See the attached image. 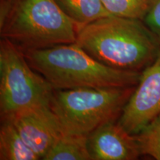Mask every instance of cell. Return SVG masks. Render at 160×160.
I'll use <instances>...</instances> for the list:
<instances>
[{
  "label": "cell",
  "instance_id": "6da1fadb",
  "mask_svg": "<svg viewBox=\"0 0 160 160\" xmlns=\"http://www.w3.org/2000/svg\"><path fill=\"white\" fill-rule=\"evenodd\" d=\"M75 43L109 67L140 73L160 49V39L143 20L116 16L80 27Z\"/></svg>",
  "mask_w": 160,
  "mask_h": 160
},
{
  "label": "cell",
  "instance_id": "7a4b0ae2",
  "mask_svg": "<svg viewBox=\"0 0 160 160\" xmlns=\"http://www.w3.org/2000/svg\"><path fill=\"white\" fill-rule=\"evenodd\" d=\"M22 51L32 68L55 89L133 87L142 73L109 67L76 43Z\"/></svg>",
  "mask_w": 160,
  "mask_h": 160
},
{
  "label": "cell",
  "instance_id": "3957f363",
  "mask_svg": "<svg viewBox=\"0 0 160 160\" xmlns=\"http://www.w3.org/2000/svg\"><path fill=\"white\" fill-rule=\"evenodd\" d=\"M79 28L55 0L1 1V38L22 51L75 43Z\"/></svg>",
  "mask_w": 160,
  "mask_h": 160
},
{
  "label": "cell",
  "instance_id": "277c9868",
  "mask_svg": "<svg viewBox=\"0 0 160 160\" xmlns=\"http://www.w3.org/2000/svg\"><path fill=\"white\" fill-rule=\"evenodd\" d=\"M135 88L54 89L50 108L64 133L88 135L100 126L119 120Z\"/></svg>",
  "mask_w": 160,
  "mask_h": 160
},
{
  "label": "cell",
  "instance_id": "5b68a950",
  "mask_svg": "<svg viewBox=\"0 0 160 160\" xmlns=\"http://www.w3.org/2000/svg\"><path fill=\"white\" fill-rule=\"evenodd\" d=\"M54 88L34 71L23 51L9 39L0 41V115L8 117L26 108L50 105Z\"/></svg>",
  "mask_w": 160,
  "mask_h": 160
},
{
  "label": "cell",
  "instance_id": "8992f818",
  "mask_svg": "<svg viewBox=\"0 0 160 160\" xmlns=\"http://www.w3.org/2000/svg\"><path fill=\"white\" fill-rule=\"evenodd\" d=\"M159 114L160 49L153 62L142 71L118 122L130 133L137 135Z\"/></svg>",
  "mask_w": 160,
  "mask_h": 160
},
{
  "label": "cell",
  "instance_id": "52a82bcc",
  "mask_svg": "<svg viewBox=\"0 0 160 160\" xmlns=\"http://www.w3.org/2000/svg\"><path fill=\"white\" fill-rule=\"evenodd\" d=\"M24 141L41 159L48 153L64 132L50 105L26 108L8 117Z\"/></svg>",
  "mask_w": 160,
  "mask_h": 160
},
{
  "label": "cell",
  "instance_id": "ba28073f",
  "mask_svg": "<svg viewBox=\"0 0 160 160\" xmlns=\"http://www.w3.org/2000/svg\"><path fill=\"white\" fill-rule=\"evenodd\" d=\"M92 160H135L141 156L137 136L113 121L97 128L88 134Z\"/></svg>",
  "mask_w": 160,
  "mask_h": 160
},
{
  "label": "cell",
  "instance_id": "9c48e42d",
  "mask_svg": "<svg viewBox=\"0 0 160 160\" xmlns=\"http://www.w3.org/2000/svg\"><path fill=\"white\" fill-rule=\"evenodd\" d=\"M0 159H41V158L24 141L13 124L8 119H1Z\"/></svg>",
  "mask_w": 160,
  "mask_h": 160
},
{
  "label": "cell",
  "instance_id": "30bf717a",
  "mask_svg": "<svg viewBox=\"0 0 160 160\" xmlns=\"http://www.w3.org/2000/svg\"><path fill=\"white\" fill-rule=\"evenodd\" d=\"M88 135L64 133L44 160H92L88 149Z\"/></svg>",
  "mask_w": 160,
  "mask_h": 160
},
{
  "label": "cell",
  "instance_id": "8fae6325",
  "mask_svg": "<svg viewBox=\"0 0 160 160\" xmlns=\"http://www.w3.org/2000/svg\"><path fill=\"white\" fill-rule=\"evenodd\" d=\"M64 13L79 27L112 16L102 0H55Z\"/></svg>",
  "mask_w": 160,
  "mask_h": 160
},
{
  "label": "cell",
  "instance_id": "7c38bea8",
  "mask_svg": "<svg viewBox=\"0 0 160 160\" xmlns=\"http://www.w3.org/2000/svg\"><path fill=\"white\" fill-rule=\"evenodd\" d=\"M112 16L144 20L156 0H102Z\"/></svg>",
  "mask_w": 160,
  "mask_h": 160
},
{
  "label": "cell",
  "instance_id": "4fadbf2b",
  "mask_svg": "<svg viewBox=\"0 0 160 160\" xmlns=\"http://www.w3.org/2000/svg\"><path fill=\"white\" fill-rule=\"evenodd\" d=\"M136 136L141 154L160 160V114Z\"/></svg>",
  "mask_w": 160,
  "mask_h": 160
},
{
  "label": "cell",
  "instance_id": "5bb4252c",
  "mask_svg": "<svg viewBox=\"0 0 160 160\" xmlns=\"http://www.w3.org/2000/svg\"><path fill=\"white\" fill-rule=\"evenodd\" d=\"M143 21L160 39V0H156Z\"/></svg>",
  "mask_w": 160,
  "mask_h": 160
}]
</instances>
